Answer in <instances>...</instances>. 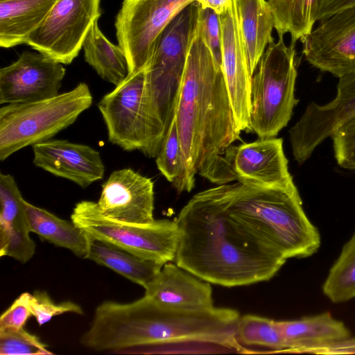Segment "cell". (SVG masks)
<instances>
[{"mask_svg":"<svg viewBox=\"0 0 355 355\" xmlns=\"http://www.w3.org/2000/svg\"><path fill=\"white\" fill-rule=\"evenodd\" d=\"M175 221V263L209 283L232 287L267 281L286 261L227 211L220 185L193 196Z\"/></svg>","mask_w":355,"mask_h":355,"instance_id":"1","label":"cell"},{"mask_svg":"<svg viewBox=\"0 0 355 355\" xmlns=\"http://www.w3.org/2000/svg\"><path fill=\"white\" fill-rule=\"evenodd\" d=\"M239 318V312L230 308L174 309L146 295L129 303L105 301L96 308L80 343L98 352L199 343L244 353L236 338Z\"/></svg>","mask_w":355,"mask_h":355,"instance_id":"2","label":"cell"},{"mask_svg":"<svg viewBox=\"0 0 355 355\" xmlns=\"http://www.w3.org/2000/svg\"><path fill=\"white\" fill-rule=\"evenodd\" d=\"M188 176L206 169L240 139L228 89L196 26L174 112Z\"/></svg>","mask_w":355,"mask_h":355,"instance_id":"3","label":"cell"},{"mask_svg":"<svg viewBox=\"0 0 355 355\" xmlns=\"http://www.w3.org/2000/svg\"><path fill=\"white\" fill-rule=\"evenodd\" d=\"M228 211L248 224L286 258H306L321 238L306 215L297 189L266 188L236 182L221 184Z\"/></svg>","mask_w":355,"mask_h":355,"instance_id":"4","label":"cell"},{"mask_svg":"<svg viewBox=\"0 0 355 355\" xmlns=\"http://www.w3.org/2000/svg\"><path fill=\"white\" fill-rule=\"evenodd\" d=\"M85 83L37 101L6 104L0 108V160L28 146L51 139L73 124L92 104Z\"/></svg>","mask_w":355,"mask_h":355,"instance_id":"5","label":"cell"},{"mask_svg":"<svg viewBox=\"0 0 355 355\" xmlns=\"http://www.w3.org/2000/svg\"><path fill=\"white\" fill-rule=\"evenodd\" d=\"M108 139L125 150L155 158L166 133L146 88L145 69L130 73L98 103Z\"/></svg>","mask_w":355,"mask_h":355,"instance_id":"6","label":"cell"},{"mask_svg":"<svg viewBox=\"0 0 355 355\" xmlns=\"http://www.w3.org/2000/svg\"><path fill=\"white\" fill-rule=\"evenodd\" d=\"M295 43L286 46L283 37L270 43L250 84V123L259 139L275 137L289 122L298 101Z\"/></svg>","mask_w":355,"mask_h":355,"instance_id":"7","label":"cell"},{"mask_svg":"<svg viewBox=\"0 0 355 355\" xmlns=\"http://www.w3.org/2000/svg\"><path fill=\"white\" fill-rule=\"evenodd\" d=\"M199 8L194 1L171 21L157 37L145 68L148 94L166 132L174 116Z\"/></svg>","mask_w":355,"mask_h":355,"instance_id":"8","label":"cell"},{"mask_svg":"<svg viewBox=\"0 0 355 355\" xmlns=\"http://www.w3.org/2000/svg\"><path fill=\"white\" fill-rule=\"evenodd\" d=\"M71 220L91 237L141 258L164 265L175 260L180 239L176 221L161 219L135 223L118 220L102 214L97 203L89 200L76 204Z\"/></svg>","mask_w":355,"mask_h":355,"instance_id":"9","label":"cell"},{"mask_svg":"<svg viewBox=\"0 0 355 355\" xmlns=\"http://www.w3.org/2000/svg\"><path fill=\"white\" fill-rule=\"evenodd\" d=\"M196 0H123L114 23L130 73L144 69L156 40L171 21Z\"/></svg>","mask_w":355,"mask_h":355,"instance_id":"10","label":"cell"},{"mask_svg":"<svg viewBox=\"0 0 355 355\" xmlns=\"http://www.w3.org/2000/svg\"><path fill=\"white\" fill-rule=\"evenodd\" d=\"M101 0H56L26 44L62 64H70L83 49L92 24L101 15Z\"/></svg>","mask_w":355,"mask_h":355,"instance_id":"11","label":"cell"},{"mask_svg":"<svg viewBox=\"0 0 355 355\" xmlns=\"http://www.w3.org/2000/svg\"><path fill=\"white\" fill-rule=\"evenodd\" d=\"M355 115V72L339 78L335 98L324 105L310 103L289 130L293 157L305 162L314 150Z\"/></svg>","mask_w":355,"mask_h":355,"instance_id":"12","label":"cell"},{"mask_svg":"<svg viewBox=\"0 0 355 355\" xmlns=\"http://www.w3.org/2000/svg\"><path fill=\"white\" fill-rule=\"evenodd\" d=\"M305 60L340 78L355 72V5L320 20L302 39Z\"/></svg>","mask_w":355,"mask_h":355,"instance_id":"13","label":"cell"},{"mask_svg":"<svg viewBox=\"0 0 355 355\" xmlns=\"http://www.w3.org/2000/svg\"><path fill=\"white\" fill-rule=\"evenodd\" d=\"M223 155L233 180L266 188L297 189L288 171L282 138L230 146Z\"/></svg>","mask_w":355,"mask_h":355,"instance_id":"14","label":"cell"},{"mask_svg":"<svg viewBox=\"0 0 355 355\" xmlns=\"http://www.w3.org/2000/svg\"><path fill=\"white\" fill-rule=\"evenodd\" d=\"M66 69L40 53L24 51L0 69V103L37 101L59 94Z\"/></svg>","mask_w":355,"mask_h":355,"instance_id":"15","label":"cell"},{"mask_svg":"<svg viewBox=\"0 0 355 355\" xmlns=\"http://www.w3.org/2000/svg\"><path fill=\"white\" fill-rule=\"evenodd\" d=\"M222 32V69L228 89L238 129L251 130L250 84L245 46L240 30L236 0L219 15Z\"/></svg>","mask_w":355,"mask_h":355,"instance_id":"16","label":"cell"},{"mask_svg":"<svg viewBox=\"0 0 355 355\" xmlns=\"http://www.w3.org/2000/svg\"><path fill=\"white\" fill-rule=\"evenodd\" d=\"M96 203L102 214L118 220L135 223L155 220L153 182L131 168L113 171L103 184Z\"/></svg>","mask_w":355,"mask_h":355,"instance_id":"17","label":"cell"},{"mask_svg":"<svg viewBox=\"0 0 355 355\" xmlns=\"http://www.w3.org/2000/svg\"><path fill=\"white\" fill-rule=\"evenodd\" d=\"M33 164L82 188L102 180L105 166L100 153L89 146L49 139L33 146Z\"/></svg>","mask_w":355,"mask_h":355,"instance_id":"18","label":"cell"},{"mask_svg":"<svg viewBox=\"0 0 355 355\" xmlns=\"http://www.w3.org/2000/svg\"><path fill=\"white\" fill-rule=\"evenodd\" d=\"M25 200L13 176L0 173V256L24 263L35 254Z\"/></svg>","mask_w":355,"mask_h":355,"instance_id":"19","label":"cell"},{"mask_svg":"<svg viewBox=\"0 0 355 355\" xmlns=\"http://www.w3.org/2000/svg\"><path fill=\"white\" fill-rule=\"evenodd\" d=\"M145 295L174 309L204 310L214 306L210 283L171 261L163 266Z\"/></svg>","mask_w":355,"mask_h":355,"instance_id":"20","label":"cell"},{"mask_svg":"<svg viewBox=\"0 0 355 355\" xmlns=\"http://www.w3.org/2000/svg\"><path fill=\"white\" fill-rule=\"evenodd\" d=\"M276 323L285 345L284 352L314 354L320 348L350 336L345 324L329 312Z\"/></svg>","mask_w":355,"mask_h":355,"instance_id":"21","label":"cell"},{"mask_svg":"<svg viewBox=\"0 0 355 355\" xmlns=\"http://www.w3.org/2000/svg\"><path fill=\"white\" fill-rule=\"evenodd\" d=\"M56 0L0 1V46L26 44L43 21Z\"/></svg>","mask_w":355,"mask_h":355,"instance_id":"22","label":"cell"},{"mask_svg":"<svg viewBox=\"0 0 355 355\" xmlns=\"http://www.w3.org/2000/svg\"><path fill=\"white\" fill-rule=\"evenodd\" d=\"M85 259L114 270L145 290L155 281L164 266L91 236Z\"/></svg>","mask_w":355,"mask_h":355,"instance_id":"23","label":"cell"},{"mask_svg":"<svg viewBox=\"0 0 355 355\" xmlns=\"http://www.w3.org/2000/svg\"><path fill=\"white\" fill-rule=\"evenodd\" d=\"M236 4L249 71L252 76L266 46L274 41V17L266 0H236Z\"/></svg>","mask_w":355,"mask_h":355,"instance_id":"24","label":"cell"},{"mask_svg":"<svg viewBox=\"0 0 355 355\" xmlns=\"http://www.w3.org/2000/svg\"><path fill=\"white\" fill-rule=\"evenodd\" d=\"M31 232L55 246L66 248L78 257L85 258L90 236L72 221L63 220L49 211L25 200Z\"/></svg>","mask_w":355,"mask_h":355,"instance_id":"25","label":"cell"},{"mask_svg":"<svg viewBox=\"0 0 355 355\" xmlns=\"http://www.w3.org/2000/svg\"><path fill=\"white\" fill-rule=\"evenodd\" d=\"M85 61L104 80L115 86L130 74L129 66L121 47L103 35L96 21L83 44Z\"/></svg>","mask_w":355,"mask_h":355,"instance_id":"26","label":"cell"},{"mask_svg":"<svg viewBox=\"0 0 355 355\" xmlns=\"http://www.w3.org/2000/svg\"><path fill=\"white\" fill-rule=\"evenodd\" d=\"M279 37L290 33L295 43L311 33L317 21L318 0H268Z\"/></svg>","mask_w":355,"mask_h":355,"instance_id":"27","label":"cell"},{"mask_svg":"<svg viewBox=\"0 0 355 355\" xmlns=\"http://www.w3.org/2000/svg\"><path fill=\"white\" fill-rule=\"evenodd\" d=\"M322 291L334 303L355 297V232L331 268L322 285Z\"/></svg>","mask_w":355,"mask_h":355,"instance_id":"28","label":"cell"},{"mask_svg":"<svg viewBox=\"0 0 355 355\" xmlns=\"http://www.w3.org/2000/svg\"><path fill=\"white\" fill-rule=\"evenodd\" d=\"M155 158L157 168L178 193L193 189L194 186L189 179L174 116Z\"/></svg>","mask_w":355,"mask_h":355,"instance_id":"29","label":"cell"},{"mask_svg":"<svg viewBox=\"0 0 355 355\" xmlns=\"http://www.w3.org/2000/svg\"><path fill=\"white\" fill-rule=\"evenodd\" d=\"M236 338L244 353L245 345L264 347L273 352H284L286 349L276 321L255 315L240 316Z\"/></svg>","mask_w":355,"mask_h":355,"instance_id":"30","label":"cell"},{"mask_svg":"<svg viewBox=\"0 0 355 355\" xmlns=\"http://www.w3.org/2000/svg\"><path fill=\"white\" fill-rule=\"evenodd\" d=\"M1 355L53 354L47 345L24 328L0 330Z\"/></svg>","mask_w":355,"mask_h":355,"instance_id":"31","label":"cell"},{"mask_svg":"<svg viewBox=\"0 0 355 355\" xmlns=\"http://www.w3.org/2000/svg\"><path fill=\"white\" fill-rule=\"evenodd\" d=\"M28 306L37 324L42 326L54 316L65 313L83 315V310L78 304L67 300L55 302L46 291H37L28 295Z\"/></svg>","mask_w":355,"mask_h":355,"instance_id":"32","label":"cell"},{"mask_svg":"<svg viewBox=\"0 0 355 355\" xmlns=\"http://www.w3.org/2000/svg\"><path fill=\"white\" fill-rule=\"evenodd\" d=\"M331 139L337 164L343 168L355 170V115L345 121Z\"/></svg>","mask_w":355,"mask_h":355,"instance_id":"33","label":"cell"},{"mask_svg":"<svg viewBox=\"0 0 355 355\" xmlns=\"http://www.w3.org/2000/svg\"><path fill=\"white\" fill-rule=\"evenodd\" d=\"M197 28L216 62L222 67V32L220 15L211 9L202 8L200 5Z\"/></svg>","mask_w":355,"mask_h":355,"instance_id":"34","label":"cell"},{"mask_svg":"<svg viewBox=\"0 0 355 355\" xmlns=\"http://www.w3.org/2000/svg\"><path fill=\"white\" fill-rule=\"evenodd\" d=\"M29 293H21L0 318V330L23 328L33 316L28 306Z\"/></svg>","mask_w":355,"mask_h":355,"instance_id":"35","label":"cell"},{"mask_svg":"<svg viewBox=\"0 0 355 355\" xmlns=\"http://www.w3.org/2000/svg\"><path fill=\"white\" fill-rule=\"evenodd\" d=\"M353 5H355V0H318L317 21Z\"/></svg>","mask_w":355,"mask_h":355,"instance_id":"36","label":"cell"},{"mask_svg":"<svg viewBox=\"0 0 355 355\" xmlns=\"http://www.w3.org/2000/svg\"><path fill=\"white\" fill-rule=\"evenodd\" d=\"M318 354H355V338H346L316 350Z\"/></svg>","mask_w":355,"mask_h":355,"instance_id":"37","label":"cell"},{"mask_svg":"<svg viewBox=\"0 0 355 355\" xmlns=\"http://www.w3.org/2000/svg\"><path fill=\"white\" fill-rule=\"evenodd\" d=\"M232 0H196L202 8H209L221 15L230 6Z\"/></svg>","mask_w":355,"mask_h":355,"instance_id":"38","label":"cell"},{"mask_svg":"<svg viewBox=\"0 0 355 355\" xmlns=\"http://www.w3.org/2000/svg\"><path fill=\"white\" fill-rule=\"evenodd\" d=\"M0 1H3V0H0Z\"/></svg>","mask_w":355,"mask_h":355,"instance_id":"39","label":"cell"}]
</instances>
